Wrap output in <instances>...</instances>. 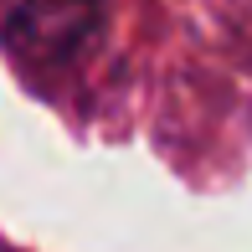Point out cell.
I'll list each match as a JSON object with an SVG mask.
<instances>
[{"label":"cell","mask_w":252,"mask_h":252,"mask_svg":"<svg viewBox=\"0 0 252 252\" xmlns=\"http://www.w3.org/2000/svg\"><path fill=\"white\" fill-rule=\"evenodd\" d=\"M103 36V0H0V47L31 62H72Z\"/></svg>","instance_id":"1"}]
</instances>
